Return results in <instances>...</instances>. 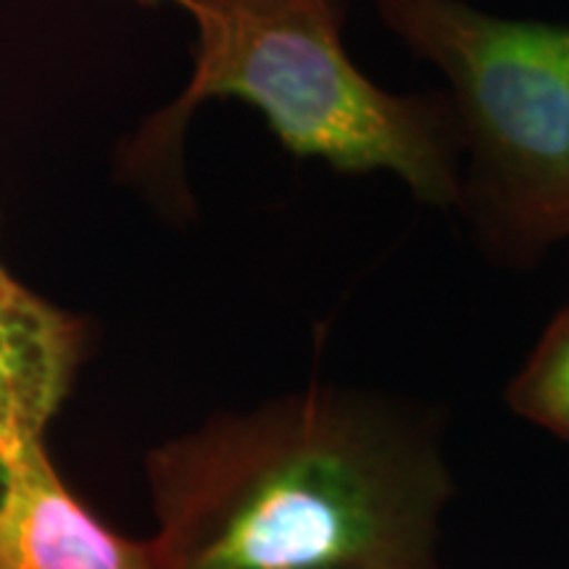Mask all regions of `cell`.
<instances>
[{"mask_svg":"<svg viewBox=\"0 0 569 569\" xmlns=\"http://www.w3.org/2000/svg\"><path fill=\"white\" fill-rule=\"evenodd\" d=\"M146 467L167 569H438L453 490L438 427L388 398L311 388Z\"/></svg>","mask_w":569,"mask_h":569,"instance_id":"obj_1","label":"cell"},{"mask_svg":"<svg viewBox=\"0 0 569 569\" xmlns=\"http://www.w3.org/2000/svg\"><path fill=\"white\" fill-rule=\"evenodd\" d=\"M198 24L182 96L142 127L130 169L163 167L196 109L234 98L296 159L340 174L388 172L419 203L457 209L461 134L443 92H390L346 51L340 0H177Z\"/></svg>","mask_w":569,"mask_h":569,"instance_id":"obj_2","label":"cell"},{"mask_svg":"<svg viewBox=\"0 0 569 569\" xmlns=\"http://www.w3.org/2000/svg\"><path fill=\"white\" fill-rule=\"evenodd\" d=\"M377 17L448 80L457 209L493 256L530 264L569 240V21L511 19L467 0H375Z\"/></svg>","mask_w":569,"mask_h":569,"instance_id":"obj_3","label":"cell"},{"mask_svg":"<svg viewBox=\"0 0 569 569\" xmlns=\"http://www.w3.org/2000/svg\"><path fill=\"white\" fill-rule=\"evenodd\" d=\"M0 569H167L153 538L117 532L67 488L46 443L0 451Z\"/></svg>","mask_w":569,"mask_h":569,"instance_id":"obj_4","label":"cell"},{"mask_svg":"<svg viewBox=\"0 0 569 569\" xmlns=\"http://www.w3.org/2000/svg\"><path fill=\"white\" fill-rule=\"evenodd\" d=\"M77 317L24 288L0 264V451L42 440L82 359Z\"/></svg>","mask_w":569,"mask_h":569,"instance_id":"obj_5","label":"cell"},{"mask_svg":"<svg viewBox=\"0 0 569 569\" xmlns=\"http://www.w3.org/2000/svg\"><path fill=\"white\" fill-rule=\"evenodd\" d=\"M509 409L569 443V303L540 332L507 388Z\"/></svg>","mask_w":569,"mask_h":569,"instance_id":"obj_6","label":"cell"},{"mask_svg":"<svg viewBox=\"0 0 569 569\" xmlns=\"http://www.w3.org/2000/svg\"><path fill=\"white\" fill-rule=\"evenodd\" d=\"M132 3H140V6H156V3H163V0H132ZM167 3H177V0H167Z\"/></svg>","mask_w":569,"mask_h":569,"instance_id":"obj_7","label":"cell"}]
</instances>
